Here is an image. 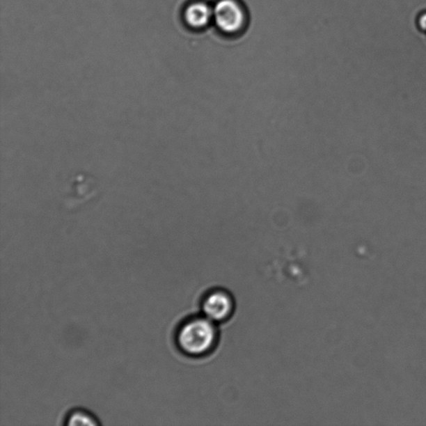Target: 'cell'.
Here are the masks:
<instances>
[{
  "instance_id": "6da1fadb",
  "label": "cell",
  "mask_w": 426,
  "mask_h": 426,
  "mask_svg": "<svg viewBox=\"0 0 426 426\" xmlns=\"http://www.w3.org/2000/svg\"><path fill=\"white\" fill-rule=\"evenodd\" d=\"M175 344L182 354L190 357L206 356L219 338L216 323L202 316L187 318L177 328Z\"/></svg>"
},
{
  "instance_id": "7a4b0ae2",
  "label": "cell",
  "mask_w": 426,
  "mask_h": 426,
  "mask_svg": "<svg viewBox=\"0 0 426 426\" xmlns=\"http://www.w3.org/2000/svg\"><path fill=\"white\" fill-rule=\"evenodd\" d=\"M234 308L235 304L231 294L223 289L212 290L202 301L203 316L216 324L231 317Z\"/></svg>"
},
{
  "instance_id": "3957f363",
  "label": "cell",
  "mask_w": 426,
  "mask_h": 426,
  "mask_svg": "<svg viewBox=\"0 0 426 426\" xmlns=\"http://www.w3.org/2000/svg\"><path fill=\"white\" fill-rule=\"evenodd\" d=\"M97 185L95 178L88 173H76L70 181V191L65 199L67 210H74L81 204L95 198L97 193Z\"/></svg>"
},
{
  "instance_id": "277c9868",
  "label": "cell",
  "mask_w": 426,
  "mask_h": 426,
  "mask_svg": "<svg viewBox=\"0 0 426 426\" xmlns=\"http://www.w3.org/2000/svg\"><path fill=\"white\" fill-rule=\"evenodd\" d=\"M213 17L217 27L226 33L239 31L244 22V11L234 0H221L217 3Z\"/></svg>"
},
{
  "instance_id": "5b68a950",
  "label": "cell",
  "mask_w": 426,
  "mask_h": 426,
  "mask_svg": "<svg viewBox=\"0 0 426 426\" xmlns=\"http://www.w3.org/2000/svg\"><path fill=\"white\" fill-rule=\"evenodd\" d=\"M213 12L203 3H196L187 7L185 12L187 23L194 28H202L210 22Z\"/></svg>"
},
{
  "instance_id": "8992f818",
  "label": "cell",
  "mask_w": 426,
  "mask_h": 426,
  "mask_svg": "<svg viewBox=\"0 0 426 426\" xmlns=\"http://www.w3.org/2000/svg\"><path fill=\"white\" fill-rule=\"evenodd\" d=\"M100 421L90 412L84 410V409H75L67 415L65 425L69 426L85 425L96 426L99 425Z\"/></svg>"
},
{
  "instance_id": "52a82bcc",
  "label": "cell",
  "mask_w": 426,
  "mask_h": 426,
  "mask_svg": "<svg viewBox=\"0 0 426 426\" xmlns=\"http://www.w3.org/2000/svg\"><path fill=\"white\" fill-rule=\"evenodd\" d=\"M417 26L421 32L426 33V11L420 13L417 18Z\"/></svg>"
}]
</instances>
